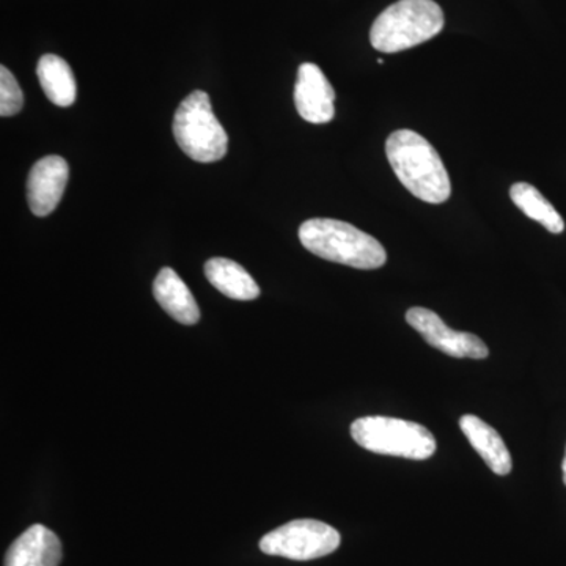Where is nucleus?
I'll use <instances>...</instances> for the list:
<instances>
[{"mask_svg":"<svg viewBox=\"0 0 566 566\" xmlns=\"http://www.w3.org/2000/svg\"><path fill=\"white\" fill-rule=\"evenodd\" d=\"M300 240L319 259L357 270H378L387 262L386 249L376 238L337 219H308L301 226Z\"/></svg>","mask_w":566,"mask_h":566,"instance_id":"obj_2","label":"nucleus"},{"mask_svg":"<svg viewBox=\"0 0 566 566\" xmlns=\"http://www.w3.org/2000/svg\"><path fill=\"white\" fill-rule=\"evenodd\" d=\"M340 542V534L329 524L316 520H294L264 535L260 539V549L268 556L305 562L329 556L338 549Z\"/></svg>","mask_w":566,"mask_h":566,"instance_id":"obj_6","label":"nucleus"},{"mask_svg":"<svg viewBox=\"0 0 566 566\" xmlns=\"http://www.w3.org/2000/svg\"><path fill=\"white\" fill-rule=\"evenodd\" d=\"M386 155L395 175L412 196L427 203H444L452 182L433 145L411 129H398L386 142Z\"/></svg>","mask_w":566,"mask_h":566,"instance_id":"obj_1","label":"nucleus"},{"mask_svg":"<svg viewBox=\"0 0 566 566\" xmlns=\"http://www.w3.org/2000/svg\"><path fill=\"white\" fill-rule=\"evenodd\" d=\"M334 103V87L322 69L315 63H303L294 87V104L301 117L314 125L329 123L335 115Z\"/></svg>","mask_w":566,"mask_h":566,"instance_id":"obj_8","label":"nucleus"},{"mask_svg":"<svg viewBox=\"0 0 566 566\" xmlns=\"http://www.w3.org/2000/svg\"><path fill=\"white\" fill-rule=\"evenodd\" d=\"M208 282L234 301H253L260 296V286L241 264L227 259H211L205 264Z\"/></svg>","mask_w":566,"mask_h":566,"instance_id":"obj_13","label":"nucleus"},{"mask_svg":"<svg viewBox=\"0 0 566 566\" xmlns=\"http://www.w3.org/2000/svg\"><path fill=\"white\" fill-rule=\"evenodd\" d=\"M352 436L356 444L376 455L401 457L406 460H428L438 444L423 424L394 417L368 416L354 420Z\"/></svg>","mask_w":566,"mask_h":566,"instance_id":"obj_4","label":"nucleus"},{"mask_svg":"<svg viewBox=\"0 0 566 566\" xmlns=\"http://www.w3.org/2000/svg\"><path fill=\"white\" fill-rule=\"evenodd\" d=\"M24 106V95L20 84L7 66H0V115L13 117Z\"/></svg>","mask_w":566,"mask_h":566,"instance_id":"obj_16","label":"nucleus"},{"mask_svg":"<svg viewBox=\"0 0 566 566\" xmlns=\"http://www.w3.org/2000/svg\"><path fill=\"white\" fill-rule=\"evenodd\" d=\"M444 29V13L434 0H398L376 18L370 43L376 51L395 54L434 39Z\"/></svg>","mask_w":566,"mask_h":566,"instance_id":"obj_3","label":"nucleus"},{"mask_svg":"<svg viewBox=\"0 0 566 566\" xmlns=\"http://www.w3.org/2000/svg\"><path fill=\"white\" fill-rule=\"evenodd\" d=\"M178 147L197 163L221 161L229 150V136L212 112L207 92L196 91L182 99L174 117Z\"/></svg>","mask_w":566,"mask_h":566,"instance_id":"obj_5","label":"nucleus"},{"mask_svg":"<svg viewBox=\"0 0 566 566\" xmlns=\"http://www.w3.org/2000/svg\"><path fill=\"white\" fill-rule=\"evenodd\" d=\"M562 469H564V483L566 486V453H565V458H564V464H562Z\"/></svg>","mask_w":566,"mask_h":566,"instance_id":"obj_17","label":"nucleus"},{"mask_svg":"<svg viewBox=\"0 0 566 566\" xmlns=\"http://www.w3.org/2000/svg\"><path fill=\"white\" fill-rule=\"evenodd\" d=\"M36 76L44 95L55 106L70 107L76 102L77 85L73 70L59 55H43L36 65Z\"/></svg>","mask_w":566,"mask_h":566,"instance_id":"obj_14","label":"nucleus"},{"mask_svg":"<svg viewBox=\"0 0 566 566\" xmlns=\"http://www.w3.org/2000/svg\"><path fill=\"white\" fill-rule=\"evenodd\" d=\"M510 197H512L513 203H515L527 218L542 223L547 232L554 234L564 232V219L558 214L553 203L546 200V197L543 196L538 189L534 188V186L528 185V182H516V185L510 188Z\"/></svg>","mask_w":566,"mask_h":566,"instance_id":"obj_15","label":"nucleus"},{"mask_svg":"<svg viewBox=\"0 0 566 566\" xmlns=\"http://www.w3.org/2000/svg\"><path fill=\"white\" fill-rule=\"evenodd\" d=\"M69 178V163L61 156H46L35 163L28 180V202L33 214L44 218L57 208Z\"/></svg>","mask_w":566,"mask_h":566,"instance_id":"obj_9","label":"nucleus"},{"mask_svg":"<svg viewBox=\"0 0 566 566\" xmlns=\"http://www.w3.org/2000/svg\"><path fill=\"white\" fill-rule=\"evenodd\" d=\"M62 543L50 528L35 524L14 539L3 566H59Z\"/></svg>","mask_w":566,"mask_h":566,"instance_id":"obj_10","label":"nucleus"},{"mask_svg":"<svg viewBox=\"0 0 566 566\" xmlns=\"http://www.w3.org/2000/svg\"><path fill=\"white\" fill-rule=\"evenodd\" d=\"M153 294L164 311L178 323L185 324V326H193L199 323L200 308L196 303V297L192 296L191 290L172 268H163L159 271L153 282Z\"/></svg>","mask_w":566,"mask_h":566,"instance_id":"obj_12","label":"nucleus"},{"mask_svg":"<svg viewBox=\"0 0 566 566\" xmlns=\"http://www.w3.org/2000/svg\"><path fill=\"white\" fill-rule=\"evenodd\" d=\"M460 428L494 474L509 475L512 472V453L506 449L504 439L491 424L480 417L465 415L460 419Z\"/></svg>","mask_w":566,"mask_h":566,"instance_id":"obj_11","label":"nucleus"},{"mask_svg":"<svg viewBox=\"0 0 566 566\" xmlns=\"http://www.w3.org/2000/svg\"><path fill=\"white\" fill-rule=\"evenodd\" d=\"M406 322L412 329L422 335L423 340L433 348L447 354V356L469 357V359H486L490 349L483 344L482 338L474 334L458 333L450 329L441 316L424 307H412L406 312Z\"/></svg>","mask_w":566,"mask_h":566,"instance_id":"obj_7","label":"nucleus"}]
</instances>
